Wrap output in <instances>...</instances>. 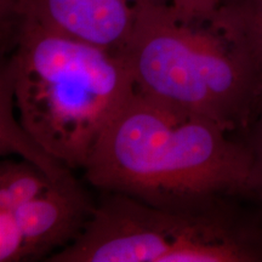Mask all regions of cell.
I'll return each mask as SVG.
<instances>
[{
  "mask_svg": "<svg viewBox=\"0 0 262 262\" xmlns=\"http://www.w3.org/2000/svg\"><path fill=\"white\" fill-rule=\"evenodd\" d=\"M214 120L135 90L95 143L83 170L102 192L169 211L245 196L250 152ZM247 198V196H245Z\"/></svg>",
  "mask_w": 262,
  "mask_h": 262,
  "instance_id": "6da1fadb",
  "label": "cell"
},
{
  "mask_svg": "<svg viewBox=\"0 0 262 262\" xmlns=\"http://www.w3.org/2000/svg\"><path fill=\"white\" fill-rule=\"evenodd\" d=\"M135 90L214 120L241 136L262 112V67L217 11L186 19L164 0H137L118 51Z\"/></svg>",
  "mask_w": 262,
  "mask_h": 262,
  "instance_id": "7a4b0ae2",
  "label": "cell"
},
{
  "mask_svg": "<svg viewBox=\"0 0 262 262\" xmlns=\"http://www.w3.org/2000/svg\"><path fill=\"white\" fill-rule=\"evenodd\" d=\"M14 48L15 107L25 130L68 168H83L95 143L135 93L118 52L28 22H3Z\"/></svg>",
  "mask_w": 262,
  "mask_h": 262,
  "instance_id": "3957f363",
  "label": "cell"
},
{
  "mask_svg": "<svg viewBox=\"0 0 262 262\" xmlns=\"http://www.w3.org/2000/svg\"><path fill=\"white\" fill-rule=\"evenodd\" d=\"M85 247L94 262H262V208L238 194L169 211L104 193Z\"/></svg>",
  "mask_w": 262,
  "mask_h": 262,
  "instance_id": "277c9868",
  "label": "cell"
},
{
  "mask_svg": "<svg viewBox=\"0 0 262 262\" xmlns=\"http://www.w3.org/2000/svg\"><path fill=\"white\" fill-rule=\"evenodd\" d=\"M137 0H2V22H28L118 52L129 39Z\"/></svg>",
  "mask_w": 262,
  "mask_h": 262,
  "instance_id": "5b68a950",
  "label": "cell"
},
{
  "mask_svg": "<svg viewBox=\"0 0 262 262\" xmlns=\"http://www.w3.org/2000/svg\"><path fill=\"white\" fill-rule=\"evenodd\" d=\"M95 206L73 175L52 181L14 211L24 241L22 261L39 260L71 245L83 232Z\"/></svg>",
  "mask_w": 262,
  "mask_h": 262,
  "instance_id": "8992f818",
  "label": "cell"
},
{
  "mask_svg": "<svg viewBox=\"0 0 262 262\" xmlns=\"http://www.w3.org/2000/svg\"><path fill=\"white\" fill-rule=\"evenodd\" d=\"M12 77L8 66L0 75V148L2 155L14 152L34 164L52 181L67 179L73 175L71 168L48 153L29 135L19 120H16Z\"/></svg>",
  "mask_w": 262,
  "mask_h": 262,
  "instance_id": "52a82bcc",
  "label": "cell"
},
{
  "mask_svg": "<svg viewBox=\"0 0 262 262\" xmlns=\"http://www.w3.org/2000/svg\"><path fill=\"white\" fill-rule=\"evenodd\" d=\"M51 182L47 173L27 160H4L0 165V211H16Z\"/></svg>",
  "mask_w": 262,
  "mask_h": 262,
  "instance_id": "ba28073f",
  "label": "cell"
},
{
  "mask_svg": "<svg viewBox=\"0 0 262 262\" xmlns=\"http://www.w3.org/2000/svg\"><path fill=\"white\" fill-rule=\"evenodd\" d=\"M216 11L243 38L262 67V0H222Z\"/></svg>",
  "mask_w": 262,
  "mask_h": 262,
  "instance_id": "9c48e42d",
  "label": "cell"
},
{
  "mask_svg": "<svg viewBox=\"0 0 262 262\" xmlns=\"http://www.w3.org/2000/svg\"><path fill=\"white\" fill-rule=\"evenodd\" d=\"M241 137L247 143L251 158L245 196L262 208V112Z\"/></svg>",
  "mask_w": 262,
  "mask_h": 262,
  "instance_id": "30bf717a",
  "label": "cell"
},
{
  "mask_svg": "<svg viewBox=\"0 0 262 262\" xmlns=\"http://www.w3.org/2000/svg\"><path fill=\"white\" fill-rule=\"evenodd\" d=\"M169 3L180 17L186 19L202 18L211 15L222 0H164Z\"/></svg>",
  "mask_w": 262,
  "mask_h": 262,
  "instance_id": "8fae6325",
  "label": "cell"
}]
</instances>
